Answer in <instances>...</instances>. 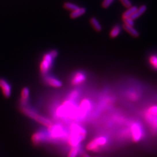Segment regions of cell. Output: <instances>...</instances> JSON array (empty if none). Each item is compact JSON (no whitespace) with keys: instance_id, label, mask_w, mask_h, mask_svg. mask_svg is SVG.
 Here are the masks:
<instances>
[{"instance_id":"obj_9","label":"cell","mask_w":157,"mask_h":157,"mask_svg":"<svg viewBox=\"0 0 157 157\" xmlns=\"http://www.w3.org/2000/svg\"><path fill=\"white\" fill-rule=\"evenodd\" d=\"M90 106L91 104L88 100H83L80 105V107L78 109V111L76 112V115L77 114L79 116L82 118L86 115L87 111L90 109Z\"/></svg>"},{"instance_id":"obj_6","label":"cell","mask_w":157,"mask_h":157,"mask_svg":"<svg viewBox=\"0 0 157 157\" xmlns=\"http://www.w3.org/2000/svg\"><path fill=\"white\" fill-rule=\"evenodd\" d=\"M44 76V82L48 85L55 88H59L62 87V82L59 79H57L56 77L53 76L48 75V74Z\"/></svg>"},{"instance_id":"obj_10","label":"cell","mask_w":157,"mask_h":157,"mask_svg":"<svg viewBox=\"0 0 157 157\" xmlns=\"http://www.w3.org/2000/svg\"><path fill=\"white\" fill-rule=\"evenodd\" d=\"M132 132L134 141H139L142 137V130L140 125L136 123L133 124L132 127Z\"/></svg>"},{"instance_id":"obj_1","label":"cell","mask_w":157,"mask_h":157,"mask_svg":"<svg viewBox=\"0 0 157 157\" xmlns=\"http://www.w3.org/2000/svg\"><path fill=\"white\" fill-rule=\"evenodd\" d=\"M58 55V51L56 50H52L43 55L40 64V71L41 75L46 76L48 74L53 67L54 60Z\"/></svg>"},{"instance_id":"obj_27","label":"cell","mask_w":157,"mask_h":157,"mask_svg":"<svg viewBox=\"0 0 157 157\" xmlns=\"http://www.w3.org/2000/svg\"><path fill=\"white\" fill-rule=\"evenodd\" d=\"M83 157H90V156H89V155H87V154H84V155H83Z\"/></svg>"},{"instance_id":"obj_15","label":"cell","mask_w":157,"mask_h":157,"mask_svg":"<svg viewBox=\"0 0 157 157\" xmlns=\"http://www.w3.org/2000/svg\"><path fill=\"white\" fill-rule=\"evenodd\" d=\"M123 27L126 30L128 31V32H129L133 36H134L135 37H137L139 36V32L133 27V26H129L128 24H124L123 25Z\"/></svg>"},{"instance_id":"obj_26","label":"cell","mask_w":157,"mask_h":157,"mask_svg":"<svg viewBox=\"0 0 157 157\" xmlns=\"http://www.w3.org/2000/svg\"><path fill=\"white\" fill-rule=\"evenodd\" d=\"M78 96V92L77 91H73L71 93L70 96H69V99L70 100H73L77 97Z\"/></svg>"},{"instance_id":"obj_5","label":"cell","mask_w":157,"mask_h":157,"mask_svg":"<svg viewBox=\"0 0 157 157\" xmlns=\"http://www.w3.org/2000/svg\"><path fill=\"white\" fill-rule=\"evenodd\" d=\"M0 88L6 98H9L12 94V87L9 82L3 78H0Z\"/></svg>"},{"instance_id":"obj_4","label":"cell","mask_w":157,"mask_h":157,"mask_svg":"<svg viewBox=\"0 0 157 157\" xmlns=\"http://www.w3.org/2000/svg\"><path fill=\"white\" fill-rule=\"evenodd\" d=\"M107 139L104 137H100L97 139H94L87 145V149L89 151L96 150L98 148L99 146L103 145L107 143Z\"/></svg>"},{"instance_id":"obj_17","label":"cell","mask_w":157,"mask_h":157,"mask_svg":"<svg viewBox=\"0 0 157 157\" xmlns=\"http://www.w3.org/2000/svg\"><path fill=\"white\" fill-rule=\"evenodd\" d=\"M90 22L92 24V26L94 27V28L97 31H100L102 30V27L101 25L100 24L99 20L95 18H92L90 20Z\"/></svg>"},{"instance_id":"obj_19","label":"cell","mask_w":157,"mask_h":157,"mask_svg":"<svg viewBox=\"0 0 157 157\" xmlns=\"http://www.w3.org/2000/svg\"><path fill=\"white\" fill-rule=\"evenodd\" d=\"M64 7L66 10H68L69 11H71L72 12L76 10L77 9H78L79 8V7L78 5H77L75 4L71 3H65L64 5Z\"/></svg>"},{"instance_id":"obj_8","label":"cell","mask_w":157,"mask_h":157,"mask_svg":"<svg viewBox=\"0 0 157 157\" xmlns=\"http://www.w3.org/2000/svg\"><path fill=\"white\" fill-rule=\"evenodd\" d=\"M86 79V75L82 71H78L75 73L71 80V83L73 85L76 86L83 83Z\"/></svg>"},{"instance_id":"obj_25","label":"cell","mask_w":157,"mask_h":157,"mask_svg":"<svg viewBox=\"0 0 157 157\" xmlns=\"http://www.w3.org/2000/svg\"><path fill=\"white\" fill-rule=\"evenodd\" d=\"M123 5L126 8H130L132 7V3L129 0H120Z\"/></svg>"},{"instance_id":"obj_20","label":"cell","mask_w":157,"mask_h":157,"mask_svg":"<svg viewBox=\"0 0 157 157\" xmlns=\"http://www.w3.org/2000/svg\"><path fill=\"white\" fill-rule=\"evenodd\" d=\"M79 151V147L77 146L73 147L70 150L68 157H76Z\"/></svg>"},{"instance_id":"obj_14","label":"cell","mask_w":157,"mask_h":157,"mask_svg":"<svg viewBox=\"0 0 157 157\" xmlns=\"http://www.w3.org/2000/svg\"><path fill=\"white\" fill-rule=\"evenodd\" d=\"M147 10V7L144 5L141 6L139 8L137 9V10L131 16L130 18L132 19H133V20L137 19L138 18H139L142 14H143L144 13V12L146 11Z\"/></svg>"},{"instance_id":"obj_3","label":"cell","mask_w":157,"mask_h":157,"mask_svg":"<svg viewBox=\"0 0 157 157\" xmlns=\"http://www.w3.org/2000/svg\"><path fill=\"white\" fill-rule=\"evenodd\" d=\"M21 112L25 115L26 116H28L29 118L35 120L38 123L46 126L47 127H50V126L52 124V122L48 118L43 116L41 115H40L38 114L36 111L31 109L30 108H28L25 106H23L21 108Z\"/></svg>"},{"instance_id":"obj_13","label":"cell","mask_w":157,"mask_h":157,"mask_svg":"<svg viewBox=\"0 0 157 157\" xmlns=\"http://www.w3.org/2000/svg\"><path fill=\"white\" fill-rule=\"evenodd\" d=\"M86 12V10L84 8H79L76 10L72 11L70 15V16L72 19L77 18L82 15H84Z\"/></svg>"},{"instance_id":"obj_21","label":"cell","mask_w":157,"mask_h":157,"mask_svg":"<svg viewBox=\"0 0 157 157\" xmlns=\"http://www.w3.org/2000/svg\"><path fill=\"white\" fill-rule=\"evenodd\" d=\"M150 62L151 65L153 67V68L157 64V55H151L150 58Z\"/></svg>"},{"instance_id":"obj_23","label":"cell","mask_w":157,"mask_h":157,"mask_svg":"<svg viewBox=\"0 0 157 157\" xmlns=\"http://www.w3.org/2000/svg\"><path fill=\"white\" fill-rule=\"evenodd\" d=\"M114 0H104V1L103 3V7L104 8H107L108 7H109L112 3L114 2Z\"/></svg>"},{"instance_id":"obj_22","label":"cell","mask_w":157,"mask_h":157,"mask_svg":"<svg viewBox=\"0 0 157 157\" xmlns=\"http://www.w3.org/2000/svg\"><path fill=\"white\" fill-rule=\"evenodd\" d=\"M124 22V24H128L129 26H133L135 24L134 23V20L133 19H132L130 18H124L123 19Z\"/></svg>"},{"instance_id":"obj_12","label":"cell","mask_w":157,"mask_h":157,"mask_svg":"<svg viewBox=\"0 0 157 157\" xmlns=\"http://www.w3.org/2000/svg\"><path fill=\"white\" fill-rule=\"evenodd\" d=\"M30 96V90L28 87H24L21 91L20 103L22 106H24L28 102Z\"/></svg>"},{"instance_id":"obj_2","label":"cell","mask_w":157,"mask_h":157,"mask_svg":"<svg viewBox=\"0 0 157 157\" xmlns=\"http://www.w3.org/2000/svg\"><path fill=\"white\" fill-rule=\"evenodd\" d=\"M70 131L69 143L72 147L77 146L86 137V130L77 124H72L70 126Z\"/></svg>"},{"instance_id":"obj_16","label":"cell","mask_w":157,"mask_h":157,"mask_svg":"<svg viewBox=\"0 0 157 157\" xmlns=\"http://www.w3.org/2000/svg\"><path fill=\"white\" fill-rule=\"evenodd\" d=\"M137 7H131L130 8H129V9H128L127 11H126L123 15H122V17H123V19H124V18H130L131 16L137 10Z\"/></svg>"},{"instance_id":"obj_18","label":"cell","mask_w":157,"mask_h":157,"mask_svg":"<svg viewBox=\"0 0 157 157\" xmlns=\"http://www.w3.org/2000/svg\"><path fill=\"white\" fill-rule=\"evenodd\" d=\"M120 31H121V28L120 26L119 25L115 26L111 31L110 36L112 38L116 37L120 34Z\"/></svg>"},{"instance_id":"obj_24","label":"cell","mask_w":157,"mask_h":157,"mask_svg":"<svg viewBox=\"0 0 157 157\" xmlns=\"http://www.w3.org/2000/svg\"><path fill=\"white\" fill-rule=\"evenodd\" d=\"M148 114L152 115H157V106H152L148 109Z\"/></svg>"},{"instance_id":"obj_11","label":"cell","mask_w":157,"mask_h":157,"mask_svg":"<svg viewBox=\"0 0 157 157\" xmlns=\"http://www.w3.org/2000/svg\"><path fill=\"white\" fill-rule=\"evenodd\" d=\"M45 134L43 132H37L31 136V141L35 145H39L45 139Z\"/></svg>"},{"instance_id":"obj_7","label":"cell","mask_w":157,"mask_h":157,"mask_svg":"<svg viewBox=\"0 0 157 157\" xmlns=\"http://www.w3.org/2000/svg\"><path fill=\"white\" fill-rule=\"evenodd\" d=\"M48 130L53 138H58L62 137L64 135V130L60 126L53 125L52 124L48 127Z\"/></svg>"}]
</instances>
